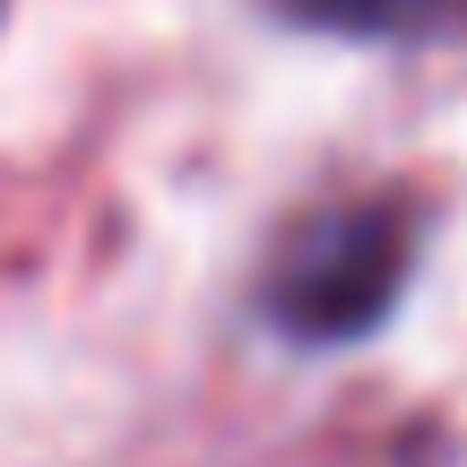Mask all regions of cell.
<instances>
[{"instance_id":"1","label":"cell","mask_w":467,"mask_h":467,"mask_svg":"<svg viewBox=\"0 0 467 467\" xmlns=\"http://www.w3.org/2000/svg\"><path fill=\"white\" fill-rule=\"evenodd\" d=\"M407 260H416V225L407 208H329V217L295 225L268 260V320L285 337H364L372 320L399 303Z\"/></svg>"},{"instance_id":"2","label":"cell","mask_w":467,"mask_h":467,"mask_svg":"<svg viewBox=\"0 0 467 467\" xmlns=\"http://www.w3.org/2000/svg\"><path fill=\"white\" fill-rule=\"evenodd\" d=\"M277 17L320 35H364V44H441L467 35V0H268Z\"/></svg>"}]
</instances>
